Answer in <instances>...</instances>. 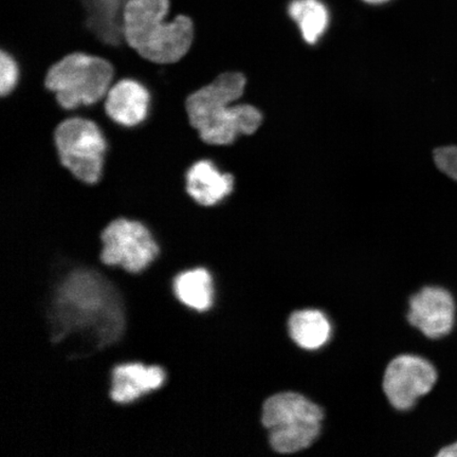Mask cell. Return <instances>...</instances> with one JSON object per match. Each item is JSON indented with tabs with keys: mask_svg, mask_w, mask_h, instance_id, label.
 Masks as SVG:
<instances>
[{
	"mask_svg": "<svg viewBox=\"0 0 457 457\" xmlns=\"http://www.w3.org/2000/svg\"><path fill=\"white\" fill-rule=\"evenodd\" d=\"M437 168L457 181V146L439 147L434 152Z\"/></svg>",
	"mask_w": 457,
	"mask_h": 457,
	"instance_id": "ac0fdd59",
	"label": "cell"
},
{
	"mask_svg": "<svg viewBox=\"0 0 457 457\" xmlns=\"http://www.w3.org/2000/svg\"><path fill=\"white\" fill-rule=\"evenodd\" d=\"M176 299L188 310L204 313L212 310L216 286L212 271L205 267L192 268L177 274L173 281Z\"/></svg>",
	"mask_w": 457,
	"mask_h": 457,
	"instance_id": "5bb4252c",
	"label": "cell"
},
{
	"mask_svg": "<svg viewBox=\"0 0 457 457\" xmlns=\"http://www.w3.org/2000/svg\"><path fill=\"white\" fill-rule=\"evenodd\" d=\"M185 192L202 208H212L224 202L234 191L236 179L222 171L213 160L199 159L185 171Z\"/></svg>",
	"mask_w": 457,
	"mask_h": 457,
	"instance_id": "7c38bea8",
	"label": "cell"
},
{
	"mask_svg": "<svg viewBox=\"0 0 457 457\" xmlns=\"http://www.w3.org/2000/svg\"><path fill=\"white\" fill-rule=\"evenodd\" d=\"M167 371L160 365L127 362L112 370L111 398L118 404H130L159 391L167 382Z\"/></svg>",
	"mask_w": 457,
	"mask_h": 457,
	"instance_id": "8fae6325",
	"label": "cell"
},
{
	"mask_svg": "<svg viewBox=\"0 0 457 457\" xmlns=\"http://www.w3.org/2000/svg\"><path fill=\"white\" fill-rule=\"evenodd\" d=\"M362 2L369 4L379 5L391 2V0H362Z\"/></svg>",
	"mask_w": 457,
	"mask_h": 457,
	"instance_id": "ffe728a7",
	"label": "cell"
},
{
	"mask_svg": "<svg viewBox=\"0 0 457 457\" xmlns=\"http://www.w3.org/2000/svg\"><path fill=\"white\" fill-rule=\"evenodd\" d=\"M101 241L102 264L120 267L129 273L145 271L162 253V247L151 228L129 217L112 220L102 231Z\"/></svg>",
	"mask_w": 457,
	"mask_h": 457,
	"instance_id": "52a82bcc",
	"label": "cell"
},
{
	"mask_svg": "<svg viewBox=\"0 0 457 457\" xmlns=\"http://www.w3.org/2000/svg\"><path fill=\"white\" fill-rule=\"evenodd\" d=\"M129 0H83L85 25L102 44L118 48L124 41L123 10Z\"/></svg>",
	"mask_w": 457,
	"mask_h": 457,
	"instance_id": "4fadbf2b",
	"label": "cell"
},
{
	"mask_svg": "<svg viewBox=\"0 0 457 457\" xmlns=\"http://www.w3.org/2000/svg\"><path fill=\"white\" fill-rule=\"evenodd\" d=\"M437 371L428 360L413 355L399 356L387 365L384 390L388 402L399 411H407L436 384Z\"/></svg>",
	"mask_w": 457,
	"mask_h": 457,
	"instance_id": "ba28073f",
	"label": "cell"
},
{
	"mask_svg": "<svg viewBox=\"0 0 457 457\" xmlns=\"http://www.w3.org/2000/svg\"><path fill=\"white\" fill-rule=\"evenodd\" d=\"M291 338L302 348L318 350L327 345L331 335L329 320L322 312L304 310L291 314L288 322Z\"/></svg>",
	"mask_w": 457,
	"mask_h": 457,
	"instance_id": "9a60e30c",
	"label": "cell"
},
{
	"mask_svg": "<svg viewBox=\"0 0 457 457\" xmlns=\"http://www.w3.org/2000/svg\"><path fill=\"white\" fill-rule=\"evenodd\" d=\"M43 355L56 367L85 361L123 339L121 289L105 265H79L57 276L39 306Z\"/></svg>",
	"mask_w": 457,
	"mask_h": 457,
	"instance_id": "6da1fadb",
	"label": "cell"
},
{
	"mask_svg": "<svg viewBox=\"0 0 457 457\" xmlns=\"http://www.w3.org/2000/svg\"><path fill=\"white\" fill-rule=\"evenodd\" d=\"M170 11V0H129L123 10L124 41L152 64H176L190 53L195 42L191 17L180 14L167 21Z\"/></svg>",
	"mask_w": 457,
	"mask_h": 457,
	"instance_id": "3957f363",
	"label": "cell"
},
{
	"mask_svg": "<svg viewBox=\"0 0 457 457\" xmlns=\"http://www.w3.org/2000/svg\"><path fill=\"white\" fill-rule=\"evenodd\" d=\"M321 408L298 393L277 394L262 407V425L274 451L288 454L310 447L321 431Z\"/></svg>",
	"mask_w": 457,
	"mask_h": 457,
	"instance_id": "5b68a950",
	"label": "cell"
},
{
	"mask_svg": "<svg viewBox=\"0 0 457 457\" xmlns=\"http://www.w3.org/2000/svg\"><path fill=\"white\" fill-rule=\"evenodd\" d=\"M437 457H457V443L447 445L439 451Z\"/></svg>",
	"mask_w": 457,
	"mask_h": 457,
	"instance_id": "d6986e66",
	"label": "cell"
},
{
	"mask_svg": "<svg viewBox=\"0 0 457 457\" xmlns=\"http://www.w3.org/2000/svg\"><path fill=\"white\" fill-rule=\"evenodd\" d=\"M288 14L299 27L303 39L310 45H316L329 27V10L322 0H293Z\"/></svg>",
	"mask_w": 457,
	"mask_h": 457,
	"instance_id": "2e32d148",
	"label": "cell"
},
{
	"mask_svg": "<svg viewBox=\"0 0 457 457\" xmlns=\"http://www.w3.org/2000/svg\"><path fill=\"white\" fill-rule=\"evenodd\" d=\"M116 68L100 55L85 53L66 54L48 68L44 87L54 95L56 104L65 112L98 104L105 99Z\"/></svg>",
	"mask_w": 457,
	"mask_h": 457,
	"instance_id": "277c9868",
	"label": "cell"
},
{
	"mask_svg": "<svg viewBox=\"0 0 457 457\" xmlns=\"http://www.w3.org/2000/svg\"><path fill=\"white\" fill-rule=\"evenodd\" d=\"M57 158L74 179L98 185L106 163L108 141L100 125L83 117L62 120L54 131Z\"/></svg>",
	"mask_w": 457,
	"mask_h": 457,
	"instance_id": "8992f818",
	"label": "cell"
},
{
	"mask_svg": "<svg viewBox=\"0 0 457 457\" xmlns=\"http://www.w3.org/2000/svg\"><path fill=\"white\" fill-rule=\"evenodd\" d=\"M153 108L151 91L133 78L114 83L104 99V112L117 127L134 129L145 123Z\"/></svg>",
	"mask_w": 457,
	"mask_h": 457,
	"instance_id": "30bf717a",
	"label": "cell"
},
{
	"mask_svg": "<svg viewBox=\"0 0 457 457\" xmlns=\"http://www.w3.org/2000/svg\"><path fill=\"white\" fill-rule=\"evenodd\" d=\"M408 320L428 338L447 336L455 322V302L448 290L441 287L421 289L410 300Z\"/></svg>",
	"mask_w": 457,
	"mask_h": 457,
	"instance_id": "9c48e42d",
	"label": "cell"
},
{
	"mask_svg": "<svg viewBox=\"0 0 457 457\" xmlns=\"http://www.w3.org/2000/svg\"><path fill=\"white\" fill-rule=\"evenodd\" d=\"M245 83L243 73L225 72L187 96L188 121L204 145H230L239 136L253 135L260 129L262 116L257 108L233 105L242 98Z\"/></svg>",
	"mask_w": 457,
	"mask_h": 457,
	"instance_id": "7a4b0ae2",
	"label": "cell"
},
{
	"mask_svg": "<svg viewBox=\"0 0 457 457\" xmlns=\"http://www.w3.org/2000/svg\"><path fill=\"white\" fill-rule=\"evenodd\" d=\"M21 71L19 62L10 51H0V95L7 98L19 86Z\"/></svg>",
	"mask_w": 457,
	"mask_h": 457,
	"instance_id": "e0dca14e",
	"label": "cell"
}]
</instances>
